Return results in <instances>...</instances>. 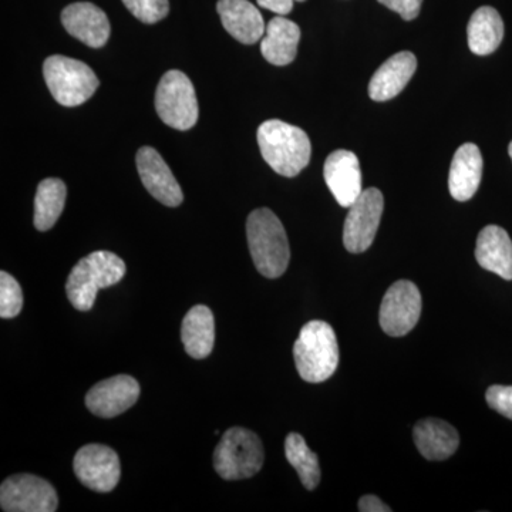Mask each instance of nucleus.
<instances>
[{"label":"nucleus","mask_w":512,"mask_h":512,"mask_svg":"<svg viewBox=\"0 0 512 512\" xmlns=\"http://www.w3.org/2000/svg\"><path fill=\"white\" fill-rule=\"evenodd\" d=\"M258 144L269 167L284 177H296L311 161L312 146L302 128L268 120L258 128Z\"/></svg>","instance_id":"f257e3e1"},{"label":"nucleus","mask_w":512,"mask_h":512,"mask_svg":"<svg viewBox=\"0 0 512 512\" xmlns=\"http://www.w3.org/2000/svg\"><path fill=\"white\" fill-rule=\"evenodd\" d=\"M247 237L252 261L259 274L269 279L284 275L291 249L284 225L274 212L269 208L252 211L247 221Z\"/></svg>","instance_id":"f03ea898"},{"label":"nucleus","mask_w":512,"mask_h":512,"mask_svg":"<svg viewBox=\"0 0 512 512\" xmlns=\"http://www.w3.org/2000/svg\"><path fill=\"white\" fill-rule=\"evenodd\" d=\"M123 259L113 252L96 251L80 259L66 282V293L73 308L89 312L100 289L119 284L126 275Z\"/></svg>","instance_id":"7ed1b4c3"},{"label":"nucleus","mask_w":512,"mask_h":512,"mask_svg":"<svg viewBox=\"0 0 512 512\" xmlns=\"http://www.w3.org/2000/svg\"><path fill=\"white\" fill-rule=\"evenodd\" d=\"M293 357L299 376L305 382H326L339 366V345L335 330L323 320L306 323L293 345Z\"/></svg>","instance_id":"20e7f679"},{"label":"nucleus","mask_w":512,"mask_h":512,"mask_svg":"<svg viewBox=\"0 0 512 512\" xmlns=\"http://www.w3.org/2000/svg\"><path fill=\"white\" fill-rule=\"evenodd\" d=\"M264 444L254 431L232 427L214 451V468L224 480L254 477L264 466Z\"/></svg>","instance_id":"39448f33"},{"label":"nucleus","mask_w":512,"mask_h":512,"mask_svg":"<svg viewBox=\"0 0 512 512\" xmlns=\"http://www.w3.org/2000/svg\"><path fill=\"white\" fill-rule=\"evenodd\" d=\"M43 76L52 96L64 107L86 103L100 86L92 67L66 56L47 57Z\"/></svg>","instance_id":"423d86ee"},{"label":"nucleus","mask_w":512,"mask_h":512,"mask_svg":"<svg viewBox=\"0 0 512 512\" xmlns=\"http://www.w3.org/2000/svg\"><path fill=\"white\" fill-rule=\"evenodd\" d=\"M160 119L175 130H190L198 121V100L187 74L170 70L161 77L156 92Z\"/></svg>","instance_id":"0eeeda50"},{"label":"nucleus","mask_w":512,"mask_h":512,"mask_svg":"<svg viewBox=\"0 0 512 512\" xmlns=\"http://www.w3.org/2000/svg\"><path fill=\"white\" fill-rule=\"evenodd\" d=\"M0 507L6 512H55L59 497L49 481L32 474H15L0 485Z\"/></svg>","instance_id":"6e6552de"},{"label":"nucleus","mask_w":512,"mask_h":512,"mask_svg":"<svg viewBox=\"0 0 512 512\" xmlns=\"http://www.w3.org/2000/svg\"><path fill=\"white\" fill-rule=\"evenodd\" d=\"M384 210V198L377 188H367L349 207L343 228V244L352 254L372 247Z\"/></svg>","instance_id":"1a4fd4ad"},{"label":"nucleus","mask_w":512,"mask_h":512,"mask_svg":"<svg viewBox=\"0 0 512 512\" xmlns=\"http://www.w3.org/2000/svg\"><path fill=\"white\" fill-rule=\"evenodd\" d=\"M73 470L80 483L97 493H110L121 477L120 458L113 448L87 444L77 451Z\"/></svg>","instance_id":"9d476101"},{"label":"nucleus","mask_w":512,"mask_h":512,"mask_svg":"<svg viewBox=\"0 0 512 512\" xmlns=\"http://www.w3.org/2000/svg\"><path fill=\"white\" fill-rule=\"evenodd\" d=\"M421 315L419 288L410 281H397L390 286L380 305V326L394 338L412 332Z\"/></svg>","instance_id":"9b49d317"},{"label":"nucleus","mask_w":512,"mask_h":512,"mask_svg":"<svg viewBox=\"0 0 512 512\" xmlns=\"http://www.w3.org/2000/svg\"><path fill=\"white\" fill-rule=\"evenodd\" d=\"M140 384L134 377L120 375L97 383L86 396V406L101 419H113L127 412L140 397Z\"/></svg>","instance_id":"f8f14e48"},{"label":"nucleus","mask_w":512,"mask_h":512,"mask_svg":"<svg viewBox=\"0 0 512 512\" xmlns=\"http://www.w3.org/2000/svg\"><path fill=\"white\" fill-rule=\"evenodd\" d=\"M137 170L147 191L167 207H178L184 200L183 190L175 180L173 171L170 170L164 158L157 150L151 147H143L138 150Z\"/></svg>","instance_id":"ddd939ff"},{"label":"nucleus","mask_w":512,"mask_h":512,"mask_svg":"<svg viewBox=\"0 0 512 512\" xmlns=\"http://www.w3.org/2000/svg\"><path fill=\"white\" fill-rule=\"evenodd\" d=\"M323 177L340 207L349 208L363 192L359 158L352 151H333L326 158Z\"/></svg>","instance_id":"4468645a"},{"label":"nucleus","mask_w":512,"mask_h":512,"mask_svg":"<svg viewBox=\"0 0 512 512\" xmlns=\"http://www.w3.org/2000/svg\"><path fill=\"white\" fill-rule=\"evenodd\" d=\"M62 23L69 35L84 45L100 49L110 37V22L106 13L90 2H77L62 12Z\"/></svg>","instance_id":"2eb2a0df"},{"label":"nucleus","mask_w":512,"mask_h":512,"mask_svg":"<svg viewBox=\"0 0 512 512\" xmlns=\"http://www.w3.org/2000/svg\"><path fill=\"white\" fill-rule=\"evenodd\" d=\"M483 156L473 143L463 144L451 161L448 190L456 201L471 200L476 195L483 178Z\"/></svg>","instance_id":"dca6fc26"},{"label":"nucleus","mask_w":512,"mask_h":512,"mask_svg":"<svg viewBox=\"0 0 512 512\" xmlns=\"http://www.w3.org/2000/svg\"><path fill=\"white\" fill-rule=\"evenodd\" d=\"M217 10L222 26L238 42L254 45L264 37V18L248 0H220Z\"/></svg>","instance_id":"f3484780"},{"label":"nucleus","mask_w":512,"mask_h":512,"mask_svg":"<svg viewBox=\"0 0 512 512\" xmlns=\"http://www.w3.org/2000/svg\"><path fill=\"white\" fill-rule=\"evenodd\" d=\"M417 70V59L412 52H400L390 57L376 70L369 83L370 99L392 100L403 92Z\"/></svg>","instance_id":"a211bd4d"},{"label":"nucleus","mask_w":512,"mask_h":512,"mask_svg":"<svg viewBox=\"0 0 512 512\" xmlns=\"http://www.w3.org/2000/svg\"><path fill=\"white\" fill-rule=\"evenodd\" d=\"M476 258L485 271L512 281V241L507 231L488 225L477 238Z\"/></svg>","instance_id":"6ab92c4d"},{"label":"nucleus","mask_w":512,"mask_h":512,"mask_svg":"<svg viewBox=\"0 0 512 512\" xmlns=\"http://www.w3.org/2000/svg\"><path fill=\"white\" fill-rule=\"evenodd\" d=\"M414 444L421 456L430 461H444L456 453L460 446V436L447 421L424 419L413 431Z\"/></svg>","instance_id":"aec40b11"},{"label":"nucleus","mask_w":512,"mask_h":512,"mask_svg":"<svg viewBox=\"0 0 512 512\" xmlns=\"http://www.w3.org/2000/svg\"><path fill=\"white\" fill-rule=\"evenodd\" d=\"M299 40H301L299 26L284 16H278L266 25L261 42L262 56L275 66H286L295 60Z\"/></svg>","instance_id":"412c9836"},{"label":"nucleus","mask_w":512,"mask_h":512,"mask_svg":"<svg viewBox=\"0 0 512 512\" xmlns=\"http://www.w3.org/2000/svg\"><path fill=\"white\" fill-rule=\"evenodd\" d=\"M181 340L185 352L192 359H205L212 353L215 343L214 313L205 305H197L188 311L181 325Z\"/></svg>","instance_id":"4be33fe9"},{"label":"nucleus","mask_w":512,"mask_h":512,"mask_svg":"<svg viewBox=\"0 0 512 512\" xmlns=\"http://www.w3.org/2000/svg\"><path fill=\"white\" fill-rule=\"evenodd\" d=\"M468 46L477 56H488L500 47L504 37V22L491 6L477 9L467 26Z\"/></svg>","instance_id":"5701e85b"},{"label":"nucleus","mask_w":512,"mask_h":512,"mask_svg":"<svg viewBox=\"0 0 512 512\" xmlns=\"http://www.w3.org/2000/svg\"><path fill=\"white\" fill-rule=\"evenodd\" d=\"M66 184L59 178H46L39 184L35 198V227L49 231L55 227L66 204Z\"/></svg>","instance_id":"b1692460"},{"label":"nucleus","mask_w":512,"mask_h":512,"mask_svg":"<svg viewBox=\"0 0 512 512\" xmlns=\"http://www.w3.org/2000/svg\"><path fill=\"white\" fill-rule=\"evenodd\" d=\"M285 454L289 464L301 478L303 487L309 491L316 490L320 483L318 456L308 447L301 434H288L285 440Z\"/></svg>","instance_id":"393cba45"},{"label":"nucleus","mask_w":512,"mask_h":512,"mask_svg":"<svg viewBox=\"0 0 512 512\" xmlns=\"http://www.w3.org/2000/svg\"><path fill=\"white\" fill-rule=\"evenodd\" d=\"M23 308V292L19 282L8 272H0V318H16Z\"/></svg>","instance_id":"a878e982"},{"label":"nucleus","mask_w":512,"mask_h":512,"mask_svg":"<svg viewBox=\"0 0 512 512\" xmlns=\"http://www.w3.org/2000/svg\"><path fill=\"white\" fill-rule=\"evenodd\" d=\"M123 3L138 20L147 25L160 22L170 12L168 0H123Z\"/></svg>","instance_id":"bb28decb"},{"label":"nucleus","mask_w":512,"mask_h":512,"mask_svg":"<svg viewBox=\"0 0 512 512\" xmlns=\"http://www.w3.org/2000/svg\"><path fill=\"white\" fill-rule=\"evenodd\" d=\"M485 400L495 412L512 420V386H491Z\"/></svg>","instance_id":"cd10ccee"},{"label":"nucleus","mask_w":512,"mask_h":512,"mask_svg":"<svg viewBox=\"0 0 512 512\" xmlns=\"http://www.w3.org/2000/svg\"><path fill=\"white\" fill-rule=\"evenodd\" d=\"M377 2L399 13L404 20H413L419 16L423 0H377Z\"/></svg>","instance_id":"c85d7f7f"},{"label":"nucleus","mask_w":512,"mask_h":512,"mask_svg":"<svg viewBox=\"0 0 512 512\" xmlns=\"http://www.w3.org/2000/svg\"><path fill=\"white\" fill-rule=\"evenodd\" d=\"M261 8L271 10L279 16L292 12L293 2H305V0H256Z\"/></svg>","instance_id":"c756f323"},{"label":"nucleus","mask_w":512,"mask_h":512,"mask_svg":"<svg viewBox=\"0 0 512 512\" xmlns=\"http://www.w3.org/2000/svg\"><path fill=\"white\" fill-rule=\"evenodd\" d=\"M359 511L362 512H390L392 508L383 503L376 495H365L359 500Z\"/></svg>","instance_id":"7c9ffc66"},{"label":"nucleus","mask_w":512,"mask_h":512,"mask_svg":"<svg viewBox=\"0 0 512 512\" xmlns=\"http://www.w3.org/2000/svg\"><path fill=\"white\" fill-rule=\"evenodd\" d=\"M508 154H510L511 160H512V141L510 143V147H508Z\"/></svg>","instance_id":"2f4dec72"}]
</instances>
